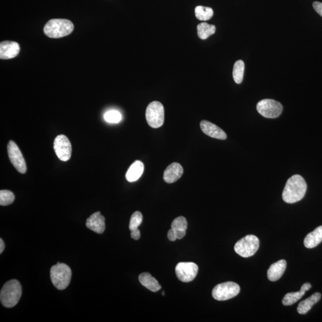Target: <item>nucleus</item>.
Returning a JSON list of instances; mask_svg holds the SVG:
<instances>
[{
  "mask_svg": "<svg viewBox=\"0 0 322 322\" xmlns=\"http://www.w3.org/2000/svg\"><path fill=\"white\" fill-rule=\"evenodd\" d=\"M184 174V168L180 164L173 162L167 167L164 172V180L167 184H173L180 178Z\"/></svg>",
  "mask_w": 322,
  "mask_h": 322,
  "instance_id": "4468645a",
  "label": "nucleus"
},
{
  "mask_svg": "<svg viewBox=\"0 0 322 322\" xmlns=\"http://www.w3.org/2000/svg\"><path fill=\"white\" fill-rule=\"evenodd\" d=\"M144 171V164L140 160H136L130 166L126 173V179L129 182H134L140 178Z\"/></svg>",
  "mask_w": 322,
  "mask_h": 322,
  "instance_id": "a211bd4d",
  "label": "nucleus"
},
{
  "mask_svg": "<svg viewBox=\"0 0 322 322\" xmlns=\"http://www.w3.org/2000/svg\"><path fill=\"white\" fill-rule=\"evenodd\" d=\"M320 298L321 294L320 292L312 294L310 297L300 303L298 308H297V312L300 314H306L309 310H310L312 306L320 302Z\"/></svg>",
  "mask_w": 322,
  "mask_h": 322,
  "instance_id": "412c9836",
  "label": "nucleus"
},
{
  "mask_svg": "<svg viewBox=\"0 0 322 322\" xmlns=\"http://www.w3.org/2000/svg\"><path fill=\"white\" fill-rule=\"evenodd\" d=\"M168 238L170 241H175L177 240L176 237L175 231L171 228L168 232Z\"/></svg>",
  "mask_w": 322,
  "mask_h": 322,
  "instance_id": "c756f323",
  "label": "nucleus"
},
{
  "mask_svg": "<svg viewBox=\"0 0 322 322\" xmlns=\"http://www.w3.org/2000/svg\"><path fill=\"white\" fill-rule=\"evenodd\" d=\"M286 268V262L281 260L270 266L268 271V277L272 282L278 280L282 276Z\"/></svg>",
  "mask_w": 322,
  "mask_h": 322,
  "instance_id": "dca6fc26",
  "label": "nucleus"
},
{
  "mask_svg": "<svg viewBox=\"0 0 322 322\" xmlns=\"http://www.w3.org/2000/svg\"><path fill=\"white\" fill-rule=\"evenodd\" d=\"M141 236L140 231L138 230L131 232V237L133 240H138Z\"/></svg>",
  "mask_w": 322,
  "mask_h": 322,
  "instance_id": "7c9ffc66",
  "label": "nucleus"
},
{
  "mask_svg": "<svg viewBox=\"0 0 322 322\" xmlns=\"http://www.w3.org/2000/svg\"><path fill=\"white\" fill-rule=\"evenodd\" d=\"M198 266L192 262H181L176 266V274L178 280L182 282H190L196 278Z\"/></svg>",
  "mask_w": 322,
  "mask_h": 322,
  "instance_id": "1a4fd4ad",
  "label": "nucleus"
},
{
  "mask_svg": "<svg viewBox=\"0 0 322 322\" xmlns=\"http://www.w3.org/2000/svg\"><path fill=\"white\" fill-rule=\"evenodd\" d=\"M316 12L322 17V2H316L312 4Z\"/></svg>",
  "mask_w": 322,
  "mask_h": 322,
  "instance_id": "c85d7f7f",
  "label": "nucleus"
},
{
  "mask_svg": "<svg viewBox=\"0 0 322 322\" xmlns=\"http://www.w3.org/2000/svg\"><path fill=\"white\" fill-rule=\"evenodd\" d=\"M216 26L213 24L203 22L197 26L198 36L201 40H206L216 32Z\"/></svg>",
  "mask_w": 322,
  "mask_h": 322,
  "instance_id": "4be33fe9",
  "label": "nucleus"
},
{
  "mask_svg": "<svg viewBox=\"0 0 322 322\" xmlns=\"http://www.w3.org/2000/svg\"><path fill=\"white\" fill-rule=\"evenodd\" d=\"M139 281L148 290L156 292L161 289V286L156 278H154L148 272L142 274L138 277Z\"/></svg>",
  "mask_w": 322,
  "mask_h": 322,
  "instance_id": "aec40b11",
  "label": "nucleus"
},
{
  "mask_svg": "<svg viewBox=\"0 0 322 322\" xmlns=\"http://www.w3.org/2000/svg\"><path fill=\"white\" fill-rule=\"evenodd\" d=\"M312 286L310 283L302 284L301 290L296 292H290L284 297L282 303L284 306H288L295 304L304 296L306 291L311 288Z\"/></svg>",
  "mask_w": 322,
  "mask_h": 322,
  "instance_id": "f3484780",
  "label": "nucleus"
},
{
  "mask_svg": "<svg viewBox=\"0 0 322 322\" xmlns=\"http://www.w3.org/2000/svg\"><path fill=\"white\" fill-rule=\"evenodd\" d=\"M86 228L98 234H103L105 230V218L100 212H96L86 220Z\"/></svg>",
  "mask_w": 322,
  "mask_h": 322,
  "instance_id": "2eb2a0df",
  "label": "nucleus"
},
{
  "mask_svg": "<svg viewBox=\"0 0 322 322\" xmlns=\"http://www.w3.org/2000/svg\"><path fill=\"white\" fill-rule=\"evenodd\" d=\"M260 246L258 238L254 235H247L235 244L234 250L244 258H248L255 254Z\"/></svg>",
  "mask_w": 322,
  "mask_h": 322,
  "instance_id": "39448f33",
  "label": "nucleus"
},
{
  "mask_svg": "<svg viewBox=\"0 0 322 322\" xmlns=\"http://www.w3.org/2000/svg\"><path fill=\"white\" fill-rule=\"evenodd\" d=\"M240 286L233 282H227L218 284L212 291L214 298L218 301H226L237 296L240 292Z\"/></svg>",
  "mask_w": 322,
  "mask_h": 322,
  "instance_id": "0eeeda50",
  "label": "nucleus"
},
{
  "mask_svg": "<svg viewBox=\"0 0 322 322\" xmlns=\"http://www.w3.org/2000/svg\"><path fill=\"white\" fill-rule=\"evenodd\" d=\"M54 150L61 160H70L72 154V146L66 136L58 135L54 141Z\"/></svg>",
  "mask_w": 322,
  "mask_h": 322,
  "instance_id": "9b49d317",
  "label": "nucleus"
},
{
  "mask_svg": "<svg viewBox=\"0 0 322 322\" xmlns=\"http://www.w3.org/2000/svg\"><path fill=\"white\" fill-rule=\"evenodd\" d=\"M164 294H165V293H164V292H162V295L163 296H164Z\"/></svg>",
  "mask_w": 322,
  "mask_h": 322,
  "instance_id": "72a5a7b5",
  "label": "nucleus"
},
{
  "mask_svg": "<svg viewBox=\"0 0 322 322\" xmlns=\"http://www.w3.org/2000/svg\"><path fill=\"white\" fill-rule=\"evenodd\" d=\"M258 113L266 118H276L282 112L283 106L273 99H263L256 104Z\"/></svg>",
  "mask_w": 322,
  "mask_h": 322,
  "instance_id": "6e6552de",
  "label": "nucleus"
},
{
  "mask_svg": "<svg viewBox=\"0 0 322 322\" xmlns=\"http://www.w3.org/2000/svg\"><path fill=\"white\" fill-rule=\"evenodd\" d=\"M104 119L108 122L116 124L122 120V116L118 111L112 110L105 113Z\"/></svg>",
  "mask_w": 322,
  "mask_h": 322,
  "instance_id": "bb28decb",
  "label": "nucleus"
},
{
  "mask_svg": "<svg viewBox=\"0 0 322 322\" xmlns=\"http://www.w3.org/2000/svg\"><path fill=\"white\" fill-rule=\"evenodd\" d=\"M14 195L11 191L2 190L0 191V205L7 206L14 202Z\"/></svg>",
  "mask_w": 322,
  "mask_h": 322,
  "instance_id": "a878e982",
  "label": "nucleus"
},
{
  "mask_svg": "<svg viewBox=\"0 0 322 322\" xmlns=\"http://www.w3.org/2000/svg\"><path fill=\"white\" fill-rule=\"evenodd\" d=\"M306 191L305 180L300 175H294L288 179L284 186L283 200L288 204H294L304 197Z\"/></svg>",
  "mask_w": 322,
  "mask_h": 322,
  "instance_id": "f257e3e1",
  "label": "nucleus"
},
{
  "mask_svg": "<svg viewBox=\"0 0 322 322\" xmlns=\"http://www.w3.org/2000/svg\"><path fill=\"white\" fill-rule=\"evenodd\" d=\"M164 108L159 102L154 101L148 105L146 110V118L151 128H158L164 122Z\"/></svg>",
  "mask_w": 322,
  "mask_h": 322,
  "instance_id": "423d86ee",
  "label": "nucleus"
},
{
  "mask_svg": "<svg viewBox=\"0 0 322 322\" xmlns=\"http://www.w3.org/2000/svg\"><path fill=\"white\" fill-rule=\"evenodd\" d=\"M20 52V46L14 42H2L0 44V58L10 60L16 57Z\"/></svg>",
  "mask_w": 322,
  "mask_h": 322,
  "instance_id": "ddd939ff",
  "label": "nucleus"
},
{
  "mask_svg": "<svg viewBox=\"0 0 322 322\" xmlns=\"http://www.w3.org/2000/svg\"><path fill=\"white\" fill-rule=\"evenodd\" d=\"M177 239L182 240L185 236L186 231L184 230H174Z\"/></svg>",
  "mask_w": 322,
  "mask_h": 322,
  "instance_id": "2f4dec72",
  "label": "nucleus"
},
{
  "mask_svg": "<svg viewBox=\"0 0 322 322\" xmlns=\"http://www.w3.org/2000/svg\"><path fill=\"white\" fill-rule=\"evenodd\" d=\"M142 221H143V216H142V214L140 212H136L133 213L131 218H130V230L131 232L138 230V228L142 224Z\"/></svg>",
  "mask_w": 322,
  "mask_h": 322,
  "instance_id": "393cba45",
  "label": "nucleus"
},
{
  "mask_svg": "<svg viewBox=\"0 0 322 322\" xmlns=\"http://www.w3.org/2000/svg\"><path fill=\"white\" fill-rule=\"evenodd\" d=\"M8 151L9 159L17 171L21 174L26 173L27 167L26 160L20 148L14 141L10 140L8 142Z\"/></svg>",
  "mask_w": 322,
  "mask_h": 322,
  "instance_id": "9d476101",
  "label": "nucleus"
},
{
  "mask_svg": "<svg viewBox=\"0 0 322 322\" xmlns=\"http://www.w3.org/2000/svg\"><path fill=\"white\" fill-rule=\"evenodd\" d=\"M322 242V226L306 235L304 240L306 248H314Z\"/></svg>",
  "mask_w": 322,
  "mask_h": 322,
  "instance_id": "6ab92c4d",
  "label": "nucleus"
},
{
  "mask_svg": "<svg viewBox=\"0 0 322 322\" xmlns=\"http://www.w3.org/2000/svg\"><path fill=\"white\" fill-rule=\"evenodd\" d=\"M195 16L200 20H208L213 16L214 12L212 8L197 6L194 10Z\"/></svg>",
  "mask_w": 322,
  "mask_h": 322,
  "instance_id": "5701e85b",
  "label": "nucleus"
},
{
  "mask_svg": "<svg viewBox=\"0 0 322 322\" xmlns=\"http://www.w3.org/2000/svg\"><path fill=\"white\" fill-rule=\"evenodd\" d=\"M5 248V244L2 240H0V253H2Z\"/></svg>",
  "mask_w": 322,
  "mask_h": 322,
  "instance_id": "473e14b6",
  "label": "nucleus"
},
{
  "mask_svg": "<svg viewBox=\"0 0 322 322\" xmlns=\"http://www.w3.org/2000/svg\"><path fill=\"white\" fill-rule=\"evenodd\" d=\"M200 126L204 134L210 138L220 139V140H225L227 138V134L224 130L208 120H202L200 123Z\"/></svg>",
  "mask_w": 322,
  "mask_h": 322,
  "instance_id": "f8f14e48",
  "label": "nucleus"
},
{
  "mask_svg": "<svg viewBox=\"0 0 322 322\" xmlns=\"http://www.w3.org/2000/svg\"><path fill=\"white\" fill-rule=\"evenodd\" d=\"M188 222L184 216H178L172 222V228L174 230H186Z\"/></svg>",
  "mask_w": 322,
  "mask_h": 322,
  "instance_id": "cd10ccee",
  "label": "nucleus"
},
{
  "mask_svg": "<svg viewBox=\"0 0 322 322\" xmlns=\"http://www.w3.org/2000/svg\"><path fill=\"white\" fill-rule=\"evenodd\" d=\"M50 277L54 286L58 290H64L70 284L72 271L69 266L58 262L52 268Z\"/></svg>",
  "mask_w": 322,
  "mask_h": 322,
  "instance_id": "20e7f679",
  "label": "nucleus"
},
{
  "mask_svg": "<svg viewBox=\"0 0 322 322\" xmlns=\"http://www.w3.org/2000/svg\"><path fill=\"white\" fill-rule=\"evenodd\" d=\"M244 70V64L242 60H238L235 62L233 70V78L236 84H240L242 82Z\"/></svg>",
  "mask_w": 322,
  "mask_h": 322,
  "instance_id": "b1692460",
  "label": "nucleus"
},
{
  "mask_svg": "<svg viewBox=\"0 0 322 322\" xmlns=\"http://www.w3.org/2000/svg\"><path fill=\"white\" fill-rule=\"evenodd\" d=\"M22 296V286L18 281L11 280L2 286L0 292V300L5 308H12L16 306Z\"/></svg>",
  "mask_w": 322,
  "mask_h": 322,
  "instance_id": "f03ea898",
  "label": "nucleus"
},
{
  "mask_svg": "<svg viewBox=\"0 0 322 322\" xmlns=\"http://www.w3.org/2000/svg\"><path fill=\"white\" fill-rule=\"evenodd\" d=\"M74 24L69 20L55 18L49 20L44 28L46 36L52 38H60L72 33Z\"/></svg>",
  "mask_w": 322,
  "mask_h": 322,
  "instance_id": "7ed1b4c3",
  "label": "nucleus"
}]
</instances>
